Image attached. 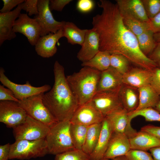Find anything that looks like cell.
Here are the masks:
<instances>
[{
	"mask_svg": "<svg viewBox=\"0 0 160 160\" xmlns=\"http://www.w3.org/2000/svg\"><path fill=\"white\" fill-rule=\"evenodd\" d=\"M97 4L102 12L93 17L92 24L99 36L100 51L122 55L142 68L152 70L157 67L140 50L136 36L125 25L117 4L100 0Z\"/></svg>",
	"mask_w": 160,
	"mask_h": 160,
	"instance_id": "6da1fadb",
	"label": "cell"
},
{
	"mask_svg": "<svg viewBox=\"0 0 160 160\" xmlns=\"http://www.w3.org/2000/svg\"><path fill=\"white\" fill-rule=\"evenodd\" d=\"M53 71V86L44 94L43 102L58 122L70 121L79 105L67 81L64 68L57 61Z\"/></svg>",
	"mask_w": 160,
	"mask_h": 160,
	"instance_id": "7a4b0ae2",
	"label": "cell"
},
{
	"mask_svg": "<svg viewBox=\"0 0 160 160\" xmlns=\"http://www.w3.org/2000/svg\"><path fill=\"white\" fill-rule=\"evenodd\" d=\"M101 73L95 69L83 67L78 72L66 77L79 106L91 101L97 93Z\"/></svg>",
	"mask_w": 160,
	"mask_h": 160,
	"instance_id": "3957f363",
	"label": "cell"
},
{
	"mask_svg": "<svg viewBox=\"0 0 160 160\" xmlns=\"http://www.w3.org/2000/svg\"><path fill=\"white\" fill-rule=\"evenodd\" d=\"M70 121L58 122L50 128L45 138L49 154L56 155L76 149L71 138Z\"/></svg>",
	"mask_w": 160,
	"mask_h": 160,
	"instance_id": "277c9868",
	"label": "cell"
},
{
	"mask_svg": "<svg viewBox=\"0 0 160 160\" xmlns=\"http://www.w3.org/2000/svg\"><path fill=\"white\" fill-rule=\"evenodd\" d=\"M49 154L45 139L36 140H20L10 145L9 159L27 160Z\"/></svg>",
	"mask_w": 160,
	"mask_h": 160,
	"instance_id": "5b68a950",
	"label": "cell"
},
{
	"mask_svg": "<svg viewBox=\"0 0 160 160\" xmlns=\"http://www.w3.org/2000/svg\"><path fill=\"white\" fill-rule=\"evenodd\" d=\"M44 93L20 100L18 103L25 110L28 115L50 128L58 121L44 105L42 101Z\"/></svg>",
	"mask_w": 160,
	"mask_h": 160,
	"instance_id": "8992f818",
	"label": "cell"
},
{
	"mask_svg": "<svg viewBox=\"0 0 160 160\" xmlns=\"http://www.w3.org/2000/svg\"><path fill=\"white\" fill-rule=\"evenodd\" d=\"M13 129L15 140H36L45 139L50 128L28 115L23 122Z\"/></svg>",
	"mask_w": 160,
	"mask_h": 160,
	"instance_id": "52a82bcc",
	"label": "cell"
},
{
	"mask_svg": "<svg viewBox=\"0 0 160 160\" xmlns=\"http://www.w3.org/2000/svg\"><path fill=\"white\" fill-rule=\"evenodd\" d=\"M50 0H38V14L34 17L41 29V36L49 33H55L63 27L66 21L56 20L49 8Z\"/></svg>",
	"mask_w": 160,
	"mask_h": 160,
	"instance_id": "ba28073f",
	"label": "cell"
},
{
	"mask_svg": "<svg viewBox=\"0 0 160 160\" xmlns=\"http://www.w3.org/2000/svg\"><path fill=\"white\" fill-rule=\"evenodd\" d=\"M4 68H0V81L3 85L11 89L15 97L21 100L32 96L47 92L51 89L48 84H45L40 87L32 86L28 81L25 84H20L10 81L4 74Z\"/></svg>",
	"mask_w": 160,
	"mask_h": 160,
	"instance_id": "9c48e42d",
	"label": "cell"
},
{
	"mask_svg": "<svg viewBox=\"0 0 160 160\" xmlns=\"http://www.w3.org/2000/svg\"><path fill=\"white\" fill-rule=\"evenodd\" d=\"M119 91L97 92L93 97L92 101L104 117L124 108Z\"/></svg>",
	"mask_w": 160,
	"mask_h": 160,
	"instance_id": "30bf717a",
	"label": "cell"
},
{
	"mask_svg": "<svg viewBox=\"0 0 160 160\" xmlns=\"http://www.w3.org/2000/svg\"><path fill=\"white\" fill-rule=\"evenodd\" d=\"M28 116L18 103L0 101V121L9 128H13L23 122Z\"/></svg>",
	"mask_w": 160,
	"mask_h": 160,
	"instance_id": "8fae6325",
	"label": "cell"
},
{
	"mask_svg": "<svg viewBox=\"0 0 160 160\" xmlns=\"http://www.w3.org/2000/svg\"><path fill=\"white\" fill-rule=\"evenodd\" d=\"M13 30L15 33L24 35L32 46H35L41 37V29L38 22L26 14L21 13L15 22Z\"/></svg>",
	"mask_w": 160,
	"mask_h": 160,
	"instance_id": "7c38bea8",
	"label": "cell"
},
{
	"mask_svg": "<svg viewBox=\"0 0 160 160\" xmlns=\"http://www.w3.org/2000/svg\"><path fill=\"white\" fill-rule=\"evenodd\" d=\"M105 117L91 100L80 105L70 121L71 123L89 126L102 123Z\"/></svg>",
	"mask_w": 160,
	"mask_h": 160,
	"instance_id": "4fadbf2b",
	"label": "cell"
},
{
	"mask_svg": "<svg viewBox=\"0 0 160 160\" xmlns=\"http://www.w3.org/2000/svg\"><path fill=\"white\" fill-rule=\"evenodd\" d=\"M120 12L123 17L134 19L146 22L147 16L141 0H116Z\"/></svg>",
	"mask_w": 160,
	"mask_h": 160,
	"instance_id": "5bb4252c",
	"label": "cell"
},
{
	"mask_svg": "<svg viewBox=\"0 0 160 160\" xmlns=\"http://www.w3.org/2000/svg\"><path fill=\"white\" fill-rule=\"evenodd\" d=\"M23 3L17 6L13 11L6 13H0V46L6 40H10L16 35L13 30L16 20L21 14Z\"/></svg>",
	"mask_w": 160,
	"mask_h": 160,
	"instance_id": "9a60e30c",
	"label": "cell"
},
{
	"mask_svg": "<svg viewBox=\"0 0 160 160\" xmlns=\"http://www.w3.org/2000/svg\"><path fill=\"white\" fill-rule=\"evenodd\" d=\"M131 149L129 138L125 134L113 132L103 158L126 156Z\"/></svg>",
	"mask_w": 160,
	"mask_h": 160,
	"instance_id": "2e32d148",
	"label": "cell"
},
{
	"mask_svg": "<svg viewBox=\"0 0 160 160\" xmlns=\"http://www.w3.org/2000/svg\"><path fill=\"white\" fill-rule=\"evenodd\" d=\"M99 44V36L95 30L93 28L88 29L77 58L82 63L91 59L100 51Z\"/></svg>",
	"mask_w": 160,
	"mask_h": 160,
	"instance_id": "e0dca14e",
	"label": "cell"
},
{
	"mask_svg": "<svg viewBox=\"0 0 160 160\" xmlns=\"http://www.w3.org/2000/svg\"><path fill=\"white\" fill-rule=\"evenodd\" d=\"M62 37H63V28L56 33H49L41 36L35 45L37 54L44 58L53 56L57 52L56 43Z\"/></svg>",
	"mask_w": 160,
	"mask_h": 160,
	"instance_id": "ac0fdd59",
	"label": "cell"
},
{
	"mask_svg": "<svg viewBox=\"0 0 160 160\" xmlns=\"http://www.w3.org/2000/svg\"><path fill=\"white\" fill-rule=\"evenodd\" d=\"M128 113L123 108L105 117L108 119L113 132L125 134L130 138L137 132L131 126Z\"/></svg>",
	"mask_w": 160,
	"mask_h": 160,
	"instance_id": "d6986e66",
	"label": "cell"
},
{
	"mask_svg": "<svg viewBox=\"0 0 160 160\" xmlns=\"http://www.w3.org/2000/svg\"><path fill=\"white\" fill-rule=\"evenodd\" d=\"M123 84L122 75L110 66L101 72L97 92L118 91Z\"/></svg>",
	"mask_w": 160,
	"mask_h": 160,
	"instance_id": "ffe728a7",
	"label": "cell"
},
{
	"mask_svg": "<svg viewBox=\"0 0 160 160\" xmlns=\"http://www.w3.org/2000/svg\"><path fill=\"white\" fill-rule=\"evenodd\" d=\"M153 70L138 68H131L122 75L123 84L137 89L149 85Z\"/></svg>",
	"mask_w": 160,
	"mask_h": 160,
	"instance_id": "44dd1931",
	"label": "cell"
},
{
	"mask_svg": "<svg viewBox=\"0 0 160 160\" xmlns=\"http://www.w3.org/2000/svg\"><path fill=\"white\" fill-rule=\"evenodd\" d=\"M113 133L106 117L102 122V126L96 146L90 156L92 160H100L103 158Z\"/></svg>",
	"mask_w": 160,
	"mask_h": 160,
	"instance_id": "7402d4cb",
	"label": "cell"
},
{
	"mask_svg": "<svg viewBox=\"0 0 160 160\" xmlns=\"http://www.w3.org/2000/svg\"><path fill=\"white\" fill-rule=\"evenodd\" d=\"M131 149L147 151L160 146V139L147 132L140 130L129 138Z\"/></svg>",
	"mask_w": 160,
	"mask_h": 160,
	"instance_id": "603a6c76",
	"label": "cell"
},
{
	"mask_svg": "<svg viewBox=\"0 0 160 160\" xmlns=\"http://www.w3.org/2000/svg\"><path fill=\"white\" fill-rule=\"evenodd\" d=\"M119 95L124 108L129 113L136 109L139 103L138 89L123 84Z\"/></svg>",
	"mask_w": 160,
	"mask_h": 160,
	"instance_id": "cb8c5ba5",
	"label": "cell"
},
{
	"mask_svg": "<svg viewBox=\"0 0 160 160\" xmlns=\"http://www.w3.org/2000/svg\"><path fill=\"white\" fill-rule=\"evenodd\" d=\"M138 90L139 103L135 111L149 108H154L159 101L160 96L150 84L140 87Z\"/></svg>",
	"mask_w": 160,
	"mask_h": 160,
	"instance_id": "d4e9b609",
	"label": "cell"
},
{
	"mask_svg": "<svg viewBox=\"0 0 160 160\" xmlns=\"http://www.w3.org/2000/svg\"><path fill=\"white\" fill-rule=\"evenodd\" d=\"M63 30V37L67 39L68 43L81 46L88 29H81L73 23L66 22Z\"/></svg>",
	"mask_w": 160,
	"mask_h": 160,
	"instance_id": "484cf974",
	"label": "cell"
},
{
	"mask_svg": "<svg viewBox=\"0 0 160 160\" xmlns=\"http://www.w3.org/2000/svg\"><path fill=\"white\" fill-rule=\"evenodd\" d=\"M102 122L94 124L88 127L85 141L81 150L90 156L97 144L102 127Z\"/></svg>",
	"mask_w": 160,
	"mask_h": 160,
	"instance_id": "4316f807",
	"label": "cell"
},
{
	"mask_svg": "<svg viewBox=\"0 0 160 160\" xmlns=\"http://www.w3.org/2000/svg\"><path fill=\"white\" fill-rule=\"evenodd\" d=\"M110 56L111 54L107 51H100L91 59L82 63L81 65L102 72L110 67Z\"/></svg>",
	"mask_w": 160,
	"mask_h": 160,
	"instance_id": "83f0119b",
	"label": "cell"
},
{
	"mask_svg": "<svg viewBox=\"0 0 160 160\" xmlns=\"http://www.w3.org/2000/svg\"><path fill=\"white\" fill-rule=\"evenodd\" d=\"M154 33L148 30L136 36L139 48L141 52L148 56L155 47L156 43L154 38Z\"/></svg>",
	"mask_w": 160,
	"mask_h": 160,
	"instance_id": "f1b7e54d",
	"label": "cell"
},
{
	"mask_svg": "<svg viewBox=\"0 0 160 160\" xmlns=\"http://www.w3.org/2000/svg\"><path fill=\"white\" fill-rule=\"evenodd\" d=\"M88 127L82 124L71 123L70 133L76 149L81 150L85 141Z\"/></svg>",
	"mask_w": 160,
	"mask_h": 160,
	"instance_id": "f546056e",
	"label": "cell"
},
{
	"mask_svg": "<svg viewBox=\"0 0 160 160\" xmlns=\"http://www.w3.org/2000/svg\"><path fill=\"white\" fill-rule=\"evenodd\" d=\"M122 18L126 26L136 36L150 30L149 22H143L128 17Z\"/></svg>",
	"mask_w": 160,
	"mask_h": 160,
	"instance_id": "4dcf8cb0",
	"label": "cell"
},
{
	"mask_svg": "<svg viewBox=\"0 0 160 160\" xmlns=\"http://www.w3.org/2000/svg\"><path fill=\"white\" fill-rule=\"evenodd\" d=\"M130 61L125 57L120 54H111L110 56V66L122 75L131 68Z\"/></svg>",
	"mask_w": 160,
	"mask_h": 160,
	"instance_id": "1f68e13d",
	"label": "cell"
},
{
	"mask_svg": "<svg viewBox=\"0 0 160 160\" xmlns=\"http://www.w3.org/2000/svg\"><path fill=\"white\" fill-rule=\"evenodd\" d=\"M54 160H92L81 149H74L55 155Z\"/></svg>",
	"mask_w": 160,
	"mask_h": 160,
	"instance_id": "d6a6232c",
	"label": "cell"
},
{
	"mask_svg": "<svg viewBox=\"0 0 160 160\" xmlns=\"http://www.w3.org/2000/svg\"><path fill=\"white\" fill-rule=\"evenodd\" d=\"M146 14L151 19L160 12V0H141Z\"/></svg>",
	"mask_w": 160,
	"mask_h": 160,
	"instance_id": "836d02e7",
	"label": "cell"
},
{
	"mask_svg": "<svg viewBox=\"0 0 160 160\" xmlns=\"http://www.w3.org/2000/svg\"><path fill=\"white\" fill-rule=\"evenodd\" d=\"M126 156L128 160H154L151 153L141 150L131 149Z\"/></svg>",
	"mask_w": 160,
	"mask_h": 160,
	"instance_id": "e575fe53",
	"label": "cell"
},
{
	"mask_svg": "<svg viewBox=\"0 0 160 160\" xmlns=\"http://www.w3.org/2000/svg\"><path fill=\"white\" fill-rule=\"evenodd\" d=\"M95 6L94 1L92 0H79L76 4L77 9L82 13H87L92 11Z\"/></svg>",
	"mask_w": 160,
	"mask_h": 160,
	"instance_id": "d590c367",
	"label": "cell"
},
{
	"mask_svg": "<svg viewBox=\"0 0 160 160\" xmlns=\"http://www.w3.org/2000/svg\"><path fill=\"white\" fill-rule=\"evenodd\" d=\"M38 0H26L23 3L22 9L28 12L29 16L38 14Z\"/></svg>",
	"mask_w": 160,
	"mask_h": 160,
	"instance_id": "8d00e7d4",
	"label": "cell"
},
{
	"mask_svg": "<svg viewBox=\"0 0 160 160\" xmlns=\"http://www.w3.org/2000/svg\"><path fill=\"white\" fill-rule=\"evenodd\" d=\"M150 85L160 96V68L157 67L153 70Z\"/></svg>",
	"mask_w": 160,
	"mask_h": 160,
	"instance_id": "74e56055",
	"label": "cell"
},
{
	"mask_svg": "<svg viewBox=\"0 0 160 160\" xmlns=\"http://www.w3.org/2000/svg\"><path fill=\"white\" fill-rule=\"evenodd\" d=\"M0 100L13 101L18 103L20 101L15 97L11 89L6 88L4 85H0Z\"/></svg>",
	"mask_w": 160,
	"mask_h": 160,
	"instance_id": "f35d334b",
	"label": "cell"
},
{
	"mask_svg": "<svg viewBox=\"0 0 160 160\" xmlns=\"http://www.w3.org/2000/svg\"><path fill=\"white\" fill-rule=\"evenodd\" d=\"M3 6L0 10L1 13L9 12L16 6L24 2V0H2Z\"/></svg>",
	"mask_w": 160,
	"mask_h": 160,
	"instance_id": "ab89813d",
	"label": "cell"
},
{
	"mask_svg": "<svg viewBox=\"0 0 160 160\" xmlns=\"http://www.w3.org/2000/svg\"><path fill=\"white\" fill-rule=\"evenodd\" d=\"M72 1V0H50L49 8L51 11L61 12L66 5Z\"/></svg>",
	"mask_w": 160,
	"mask_h": 160,
	"instance_id": "60d3db41",
	"label": "cell"
},
{
	"mask_svg": "<svg viewBox=\"0 0 160 160\" xmlns=\"http://www.w3.org/2000/svg\"><path fill=\"white\" fill-rule=\"evenodd\" d=\"M148 57L160 68V42L156 43L155 48Z\"/></svg>",
	"mask_w": 160,
	"mask_h": 160,
	"instance_id": "b9f144b4",
	"label": "cell"
},
{
	"mask_svg": "<svg viewBox=\"0 0 160 160\" xmlns=\"http://www.w3.org/2000/svg\"><path fill=\"white\" fill-rule=\"evenodd\" d=\"M150 30L154 33L160 32V12L150 20Z\"/></svg>",
	"mask_w": 160,
	"mask_h": 160,
	"instance_id": "7bdbcfd3",
	"label": "cell"
},
{
	"mask_svg": "<svg viewBox=\"0 0 160 160\" xmlns=\"http://www.w3.org/2000/svg\"><path fill=\"white\" fill-rule=\"evenodd\" d=\"M140 130L150 133L160 139V126L148 124L142 127Z\"/></svg>",
	"mask_w": 160,
	"mask_h": 160,
	"instance_id": "ee69618b",
	"label": "cell"
},
{
	"mask_svg": "<svg viewBox=\"0 0 160 160\" xmlns=\"http://www.w3.org/2000/svg\"><path fill=\"white\" fill-rule=\"evenodd\" d=\"M10 146L9 143L0 146V160H9Z\"/></svg>",
	"mask_w": 160,
	"mask_h": 160,
	"instance_id": "f6af8a7d",
	"label": "cell"
},
{
	"mask_svg": "<svg viewBox=\"0 0 160 160\" xmlns=\"http://www.w3.org/2000/svg\"><path fill=\"white\" fill-rule=\"evenodd\" d=\"M154 160H160V146L149 150Z\"/></svg>",
	"mask_w": 160,
	"mask_h": 160,
	"instance_id": "bcb514c9",
	"label": "cell"
},
{
	"mask_svg": "<svg viewBox=\"0 0 160 160\" xmlns=\"http://www.w3.org/2000/svg\"><path fill=\"white\" fill-rule=\"evenodd\" d=\"M100 160H128L126 156H118L111 159L103 158Z\"/></svg>",
	"mask_w": 160,
	"mask_h": 160,
	"instance_id": "7dc6e473",
	"label": "cell"
},
{
	"mask_svg": "<svg viewBox=\"0 0 160 160\" xmlns=\"http://www.w3.org/2000/svg\"><path fill=\"white\" fill-rule=\"evenodd\" d=\"M154 38L156 43L160 42V32L154 33Z\"/></svg>",
	"mask_w": 160,
	"mask_h": 160,
	"instance_id": "c3c4849f",
	"label": "cell"
},
{
	"mask_svg": "<svg viewBox=\"0 0 160 160\" xmlns=\"http://www.w3.org/2000/svg\"><path fill=\"white\" fill-rule=\"evenodd\" d=\"M154 108L160 113V98L159 102Z\"/></svg>",
	"mask_w": 160,
	"mask_h": 160,
	"instance_id": "681fc988",
	"label": "cell"
}]
</instances>
